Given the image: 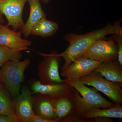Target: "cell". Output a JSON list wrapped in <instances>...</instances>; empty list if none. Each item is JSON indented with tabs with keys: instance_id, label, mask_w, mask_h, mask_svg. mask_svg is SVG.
<instances>
[{
	"instance_id": "9a60e30c",
	"label": "cell",
	"mask_w": 122,
	"mask_h": 122,
	"mask_svg": "<svg viewBox=\"0 0 122 122\" xmlns=\"http://www.w3.org/2000/svg\"><path fill=\"white\" fill-rule=\"evenodd\" d=\"M93 71L109 81L122 83V65L118 61L111 60L102 62Z\"/></svg>"
},
{
	"instance_id": "7c38bea8",
	"label": "cell",
	"mask_w": 122,
	"mask_h": 122,
	"mask_svg": "<svg viewBox=\"0 0 122 122\" xmlns=\"http://www.w3.org/2000/svg\"><path fill=\"white\" fill-rule=\"evenodd\" d=\"M32 83L31 91L33 94L46 95L54 99L72 94L74 89L69 84L65 82L60 84L44 85L39 81L33 79Z\"/></svg>"
},
{
	"instance_id": "7402d4cb",
	"label": "cell",
	"mask_w": 122,
	"mask_h": 122,
	"mask_svg": "<svg viewBox=\"0 0 122 122\" xmlns=\"http://www.w3.org/2000/svg\"><path fill=\"white\" fill-rule=\"evenodd\" d=\"M29 122H57L56 120H49L35 115Z\"/></svg>"
},
{
	"instance_id": "5b68a950",
	"label": "cell",
	"mask_w": 122,
	"mask_h": 122,
	"mask_svg": "<svg viewBox=\"0 0 122 122\" xmlns=\"http://www.w3.org/2000/svg\"><path fill=\"white\" fill-rule=\"evenodd\" d=\"M44 57L38 66V75L41 83L44 85L60 84L64 82L59 74L61 57L55 50L50 54L38 53Z\"/></svg>"
},
{
	"instance_id": "ba28073f",
	"label": "cell",
	"mask_w": 122,
	"mask_h": 122,
	"mask_svg": "<svg viewBox=\"0 0 122 122\" xmlns=\"http://www.w3.org/2000/svg\"><path fill=\"white\" fill-rule=\"evenodd\" d=\"M72 93L54 99L56 120L57 122H87L76 114Z\"/></svg>"
},
{
	"instance_id": "d6986e66",
	"label": "cell",
	"mask_w": 122,
	"mask_h": 122,
	"mask_svg": "<svg viewBox=\"0 0 122 122\" xmlns=\"http://www.w3.org/2000/svg\"><path fill=\"white\" fill-rule=\"evenodd\" d=\"M22 57L21 51L0 45V69L5 62L9 61H20Z\"/></svg>"
},
{
	"instance_id": "6da1fadb",
	"label": "cell",
	"mask_w": 122,
	"mask_h": 122,
	"mask_svg": "<svg viewBox=\"0 0 122 122\" xmlns=\"http://www.w3.org/2000/svg\"><path fill=\"white\" fill-rule=\"evenodd\" d=\"M121 22L117 21L113 24L109 23L101 28L83 34L69 33L64 35L63 38L69 42L68 48L64 52L58 54L65 61L61 71L78 57L81 56L89 47L98 39L111 34H122Z\"/></svg>"
},
{
	"instance_id": "603a6c76",
	"label": "cell",
	"mask_w": 122,
	"mask_h": 122,
	"mask_svg": "<svg viewBox=\"0 0 122 122\" xmlns=\"http://www.w3.org/2000/svg\"><path fill=\"white\" fill-rule=\"evenodd\" d=\"M94 122H113V120L111 118L107 117H96L92 118Z\"/></svg>"
},
{
	"instance_id": "277c9868",
	"label": "cell",
	"mask_w": 122,
	"mask_h": 122,
	"mask_svg": "<svg viewBox=\"0 0 122 122\" xmlns=\"http://www.w3.org/2000/svg\"><path fill=\"white\" fill-rule=\"evenodd\" d=\"M79 80L84 85L91 86L105 94L114 103L122 104V83L109 81L93 71Z\"/></svg>"
},
{
	"instance_id": "ffe728a7",
	"label": "cell",
	"mask_w": 122,
	"mask_h": 122,
	"mask_svg": "<svg viewBox=\"0 0 122 122\" xmlns=\"http://www.w3.org/2000/svg\"><path fill=\"white\" fill-rule=\"evenodd\" d=\"M112 37L117 46V61L122 65V34H113Z\"/></svg>"
},
{
	"instance_id": "cb8c5ba5",
	"label": "cell",
	"mask_w": 122,
	"mask_h": 122,
	"mask_svg": "<svg viewBox=\"0 0 122 122\" xmlns=\"http://www.w3.org/2000/svg\"><path fill=\"white\" fill-rule=\"evenodd\" d=\"M4 22V20L3 16V14L0 12V24H2Z\"/></svg>"
},
{
	"instance_id": "52a82bcc",
	"label": "cell",
	"mask_w": 122,
	"mask_h": 122,
	"mask_svg": "<svg viewBox=\"0 0 122 122\" xmlns=\"http://www.w3.org/2000/svg\"><path fill=\"white\" fill-rule=\"evenodd\" d=\"M28 0H2L0 1V12L6 17L8 24L15 31L20 30L25 22L22 18L23 9Z\"/></svg>"
},
{
	"instance_id": "3957f363",
	"label": "cell",
	"mask_w": 122,
	"mask_h": 122,
	"mask_svg": "<svg viewBox=\"0 0 122 122\" xmlns=\"http://www.w3.org/2000/svg\"><path fill=\"white\" fill-rule=\"evenodd\" d=\"M30 64V60L26 58L22 61H7L1 67L0 81L13 98L20 93L25 71Z\"/></svg>"
},
{
	"instance_id": "9c48e42d",
	"label": "cell",
	"mask_w": 122,
	"mask_h": 122,
	"mask_svg": "<svg viewBox=\"0 0 122 122\" xmlns=\"http://www.w3.org/2000/svg\"><path fill=\"white\" fill-rule=\"evenodd\" d=\"M102 62L85 57H78L63 70L61 75L69 80L79 79L96 69Z\"/></svg>"
},
{
	"instance_id": "ac0fdd59",
	"label": "cell",
	"mask_w": 122,
	"mask_h": 122,
	"mask_svg": "<svg viewBox=\"0 0 122 122\" xmlns=\"http://www.w3.org/2000/svg\"><path fill=\"white\" fill-rule=\"evenodd\" d=\"M10 94L5 85L0 87V115H10L15 113Z\"/></svg>"
},
{
	"instance_id": "e0dca14e",
	"label": "cell",
	"mask_w": 122,
	"mask_h": 122,
	"mask_svg": "<svg viewBox=\"0 0 122 122\" xmlns=\"http://www.w3.org/2000/svg\"><path fill=\"white\" fill-rule=\"evenodd\" d=\"M58 29L59 26L56 22L43 18L33 27L31 35L44 38L50 37L56 34Z\"/></svg>"
},
{
	"instance_id": "4316f807",
	"label": "cell",
	"mask_w": 122,
	"mask_h": 122,
	"mask_svg": "<svg viewBox=\"0 0 122 122\" xmlns=\"http://www.w3.org/2000/svg\"><path fill=\"white\" fill-rule=\"evenodd\" d=\"M2 0H0V1H1Z\"/></svg>"
},
{
	"instance_id": "30bf717a",
	"label": "cell",
	"mask_w": 122,
	"mask_h": 122,
	"mask_svg": "<svg viewBox=\"0 0 122 122\" xmlns=\"http://www.w3.org/2000/svg\"><path fill=\"white\" fill-rule=\"evenodd\" d=\"M32 94L27 86H23L20 94L12 100L15 114L21 122H29L35 115L33 110Z\"/></svg>"
},
{
	"instance_id": "d4e9b609",
	"label": "cell",
	"mask_w": 122,
	"mask_h": 122,
	"mask_svg": "<svg viewBox=\"0 0 122 122\" xmlns=\"http://www.w3.org/2000/svg\"><path fill=\"white\" fill-rule=\"evenodd\" d=\"M50 0H41L42 2L45 4H47L50 1Z\"/></svg>"
},
{
	"instance_id": "7a4b0ae2",
	"label": "cell",
	"mask_w": 122,
	"mask_h": 122,
	"mask_svg": "<svg viewBox=\"0 0 122 122\" xmlns=\"http://www.w3.org/2000/svg\"><path fill=\"white\" fill-rule=\"evenodd\" d=\"M63 81L78 92L75 93L74 98L76 107L81 113L92 107L107 109L113 107L116 105L103 97L95 88L87 87L79 79H65Z\"/></svg>"
},
{
	"instance_id": "4fadbf2b",
	"label": "cell",
	"mask_w": 122,
	"mask_h": 122,
	"mask_svg": "<svg viewBox=\"0 0 122 122\" xmlns=\"http://www.w3.org/2000/svg\"><path fill=\"white\" fill-rule=\"evenodd\" d=\"M35 94L33 96V110L34 114L48 120H56L54 99L46 95Z\"/></svg>"
},
{
	"instance_id": "2e32d148",
	"label": "cell",
	"mask_w": 122,
	"mask_h": 122,
	"mask_svg": "<svg viewBox=\"0 0 122 122\" xmlns=\"http://www.w3.org/2000/svg\"><path fill=\"white\" fill-rule=\"evenodd\" d=\"M120 104H116L113 107L107 109L92 107L81 114L79 116L83 119H90L96 117H107L122 119V106Z\"/></svg>"
},
{
	"instance_id": "484cf974",
	"label": "cell",
	"mask_w": 122,
	"mask_h": 122,
	"mask_svg": "<svg viewBox=\"0 0 122 122\" xmlns=\"http://www.w3.org/2000/svg\"><path fill=\"white\" fill-rule=\"evenodd\" d=\"M0 85H1V83H0Z\"/></svg>"
},
{
	"instance_id": "8992f818",
	"label": "cell",
	"mask_w": 122,
	"mask_h": 122,
	"mask_svg": "<svg viewBox=\"0 0 122 122\" xmlns=\"http://www.w3.org/2000/svg\"><path fill=\"white\" fill-rule=\"evenodd\" d=\"M82 56L99 61H106L118 59V48L113 37L97 40L92 44Z\"/></svg>"
},
{
	"instance_id": "8fae6325",
	"label": "cell",
	"mask_w": 122,
	"mask_h": 122,
	"mask_svg": "<svg viewBox=\"0 0 122 122\" xmlns=\"http://www.w3.org/2000/svg\"><path fill=\"white\" fill-rule=\"evenodd\" d=\"M22 33L11 30L6 25L0 24V45L21 51L29 49L32 41L21 38Z\"/></svg>"
},
{
	"instance_id": "44dd1931",
	"label": "cell",
	"mask_w": 122,
	"mask_h": 122,
	"mask_svg": "<svg viewBox=\"0 0 122 122\" xmlns=\"http://www.w3.org/2000/svg\"><path fill=\"white\" fill-rule=\"evenodd\" d=\"M0 122H21L16 114L10 115H0Z\"/></svg>"
},
{
	"instance_id": "5bb4252c",
	"label": "cell",
	"mask_w": 122,
	"mask_h": 122,
	"mask_svg": "<svg viewBox=\"0 0 122 122\" xmlns=\"http://www.w3.org/2000/svg\"><path fill=\"white\" fill-rule=\"evenodd\" d=\"M30 7L28 19L20 30L25 39L31 35L33 27L41 19L46 18L40 0H28Z\"/></svg>"
}]
</instances>
